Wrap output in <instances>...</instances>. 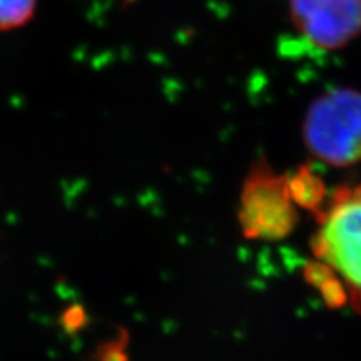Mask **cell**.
Segmentation results:
<instances>
[{"mask_svg":"<svg viewBox=\"0 0 361 361\" xmlns=\"http://www.w3.org/2000/svg\"><path fill=\"white\" fill-rule=\"evenodd\" d=\"M314 218L311 251L335 273L348 303L361 313V186L338 188Z\"/></svg>","mask_w":361,"mask_h":361,"instance_id":"6da1fadb","label":"cell"},{"mask_svg":"<svg viewBox=\"0 0 361 361\" xmlns=\"http://www.w3.org/2000/svg\"><path fill=\"white\" fill-rule=\"evenodd\" d=\"M303 135L313 154L338 168L361 161V92L341 87L310 104Z\"/></svg>","mask_w":361,"mask_h":361,"instance_id":"7a4b0ae2","label":"cell"},{"mask_svg":"<svg viewBox=\"0 0 361 361\" xmlns=\"http://www.w3.org/2000/svg\"><path fill=\"white\" fill-rule=\"evenodd\" d=\"M239 223L246 238L263 241L286 238L298 223L288 176H279L264 162H258L243 186Z\"/></svg>","mask_w":361,"mask_h":361,"instance_id":"3957f363","label":"cell"},{"mask_svg":"<svg viewBox=\"0 0 361 361\" xmlns=\"http://www.w3.org/2000/svg\"><path fill=\"white\" fill-rule=\"evenodd\" d=\"M293 25L323 51H336L361 35V0H290Z\"/></svg>","mask_w":361,"mask_h":361,"instance_id":"277c9868","label":"cell"},{"mask_svg":"<svg viewBox=\"0 0 361 361\" xmlns=\"http://www.w3.org/2000/svg\"><path fill=\"white\" fill-rule=\"evenodd\" d=\"M288 189L296 207L311 211L313 214L322 209L328 197L323 180L311 171L310 166H301L288 178Z\"/></svg>","mask_w":361,"mask_h":361,"instance_id":"5b68a950","label":"cell"},{"mask_svg":"<svg viewBox=\"0 0 361 361\" xmlns=\"http://www.w3.org/2000/svg\"><path fill=\"white\" fill-rule=\"evenodd\" d=\"M306 278L316 290L322 293L323 300L326 301L328 306L341 308V306L348 303L345 286L335 276V273L326 264H323L322 261H314V263L306 266Z\"/></svg>","mask_w":361,"mask_h":361,"instance_id":"8992f818","label":"cell"},{"mask_svg":"<svg viewBox=\"0 0 361 361\" xmlns=\"http://www.w3.org/2000/svg\"><path fill=\"white\" fill-rule=\"evenodd\" d=\"M37 8V0H0V32L29 24Z\"/></svg>","mask_w":361,"mask_h":361,"instance_id":"52a82bcc","label":"cell"},{"mask_svg":"<svg viewBox=\"0 0 361 361\" xmlns=\"http://www.w3.org/2000/svg\"><path fill=\"white\" fill-rule=\"evenodd\" d=\"M61 323L67 331H78L79 328L84 326L85 323V313L82 308L79 306H72V308H67L61 316Z\"/></svg>","mask_w":361,"mask_h":361,"instance_id":"ba28073f","label":"cell"}]
</instances>
